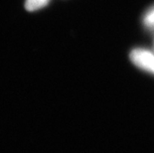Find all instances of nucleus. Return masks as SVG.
I'll return each mask as SVG.
<instances>
[{
	"mask_svg": "<svg viewBox=\"0 0 154 153\" xmlns=\"http://www.w3.org/2000/svg\"><path fill=\"white\" fill-rule=\"evenodd\" d=\"M131 60L134 65L139 67L140 69L154 74V54L151 52L143 50V49H136L131 52Z\"/></svg>",
	"mask_w": 154,
	"mask_h": 153,
	"instance_id": "nucleus-1",
	"label": "nucleus"
},
{
	"mask_svg": "<svg viewBox=\"0 0 154 153\" xmlns=\"http://www.w3.org/2000/svg\"><path fill=\"white\" fill-rule=\"evenodd\" d=\"M145 23L147 25L154 26V10L150 12L149 14H147L146 18H145Z\"/></svg>",
	"mask_w": 154,
	"mask_h": 153,
	"instance_id": "nucleus-3",
	"label": "nucleus"
},
{
	"mask_svg": "<svg viewBox=\"0 0 154 153\" xmlns=\"http://www.w3.org/2000/svg\"><path fill=\"white\" fill-rule=\"evenodd\" d=\"M50 0H26L25 8L28 11H36L48 4Z\"/></svg>",
	"mask_w": 154,
	"mask_h": 153,
	"instance_id": "nucleus-2",
	"label": "nucleus"
}]
</instances>
